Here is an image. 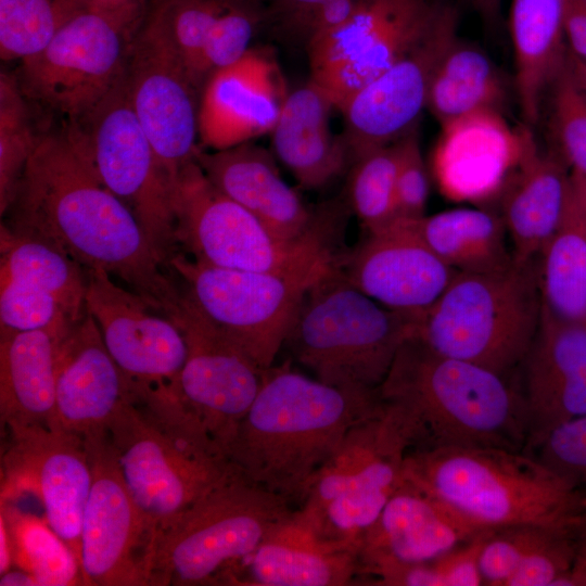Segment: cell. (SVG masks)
<instances>
[{"mask_svg": "<svg viewBox=\"0 0 586 586\" xmlns=\"http://www.w3.org/2000/svg\"><path fill=\"white\" fill-rule=\"evenodd\" d=\"M8 213L2 224L12 232L51 244L84 269L104 270L178 322L183 291L177 278L95 174L77 125L42 135Z\"/></svg>", "mask_w": 586, "mask_h": 586, "instance_id": "6da1fadb", "label": "cell"}, {"mask_svg": "<svg viewBox=\"0 0 586 586\" xmlns=\"http://www.w3.org/2000/svg\"><path fill=\"white\" fill-rule=\"evenodd\" d=\"M378 395L403 429L409 450L526 449L521 390L508 377L438 354L413 335L399 348Z\"/></svg>", "mask_w": 586, "mask_h": 586, "instance_id": "7a4b0ae2", "label": "cell"}, {"mask_svg": "<svg viewBox=\"0 0 586 586\" xmlns=\"http://www.w3.org/2000/svg\"><path fill=\"white\" fill-rule=\"evenodd\" d=\"M379 403L378 391L329 385L289 362L271 366L226 455L245 479L300 506L348 430Z\"/></svg>", "mask_w": 586, "mask_h": 586, "instance_id": "3957f363", "label": "cell"}, {"mask_svg": "<svg viewBox=\"0 0 586 586\" xmlns=\"http://www.w3.org/2000/svg\"><path fill=\"white\" fill-rule=\"evenodd\" d=\"M403 477L484 528L526 524L577 533L586 513V492L524 451L409 450Z\"/></svg>", "mask_w": 586, "mask_h": 586, "instance_id": "277c9868", "label": "cell"}, {"mask_svg": "<svg viewBox=\"0 0 586 586\" xmlns=\"http://www.w3.org/2000/svg\"><path fill=\"white\" fill-rule=\"evenodd\" d=\"M417 321L360 292L337 263L304 295L284 345L317 380L374 392Z\"/></svg>", "mask_w": 586, "mask_h": 586, "instance_id": "5b68a950", "label": "cell"}, {"mask_svg": "<svg viewBox=\"0 0 586 586\" xmlns=\"http://www.w3.org/2000/svg\"><path fill=\"white\" fill-rule=\"evenodd\" d=\"M536 259L487 272H458L417 321L432 351L508 377L523 362L542 319Z\"/></svg>", "mask_w": 586, "mask_h": 586, "instance_id": "8992f818", "label": "cell"}, {"mask_svg": "<svg viewBox=\"0 0 586 586\" xmlns=\"http://www.w3.org/2000/svg\"><path fill=\"white\" fill-rule=\"evenodd\" d=\"M123 477L157 534L239 471L194 422L127 400L107 430Z\"/></svg>", "mask_w": 586, "mask_h": 586, "instance_id": "52a82bcc", "label": "cell"}, {"mask_svg": "<svg viewBox=\"0 0 586 586\" xmlns=\"http://www.w3.org/2000/svg\"><path fill=\"white\" fill-rule=\"evenodd\" d=\"M292 512L288 499L235 473L158 532L150 586L219 585Z\"/></svg>", "mask_w": 586, "mask_h": 586, "instance_id": "ba28073f", "label": "cell"}, {"mask_svg": "<svg viewBox=\"0 0 586 586\" xmlns=\"http://www.w3.org/2000/svg\"><path fill=\"white\" fill-rule=\"evenodd\" d=\"M340 254L289 271L225 269L181 252L169 260L196 311L262 368L273 366L306 292L337 265Z\"/></svg>", "mask_w": 586, "mask_h": 586, "instance_id": "9c48e42d", "label": "cell"}, {"mask_svg": "<svg viewBox=\"0 0 586 586\" xmlns=\"http://www.w3.org/2000/svg\"><path fill=\"white\" fill-rule=\"evenodd\" d=\"M178 251L209 266L249 271H289L339 255L331 243L337 219L301 239H284L217 189L196 161L173 186Z\"/></svg>", "mask_w": 586, "mask_h": 586, "instance_id": "30bf717a", "label": "cell"}, {"mask_svg": "<svg viewBox=\"0 0 586 586\" xmlns=\"http://www.w3.org/2000/svg\"><path fill=\"white\" fill-rule=\"evenodd\" d=\"M85 271L87 313L132 400L167 418L182 412L178 381L188 353L182 329L104 270Z\"/></svg>", "mask_w": 586, "mask_h": 586, "instance_id": "8fae6325", "label": "cell"}, {"mask_svg": "<svg viewBox=\"0 0 586 586\" xmlns=\"http://www.w3.org/2000/svg\"><path fill=\"white\" fill-rule=\"evenodd\" d=\"M93 169L169 268L178 252L173 183L133 111L126 74L79 125Z\"/></svg>", "mask_w": 586, "mask_h": 586, "instance_id": "7c38bea8", "label": "cell"}, {"mask_svg": "<svg viewBox=\"0 0 586 586\" xmlns=\"http://www.w3.org/2000/svg\"><path fill=\"white\" fill-rule=\"evenodd\" d=\"M133 37L86 8L44 49L20 62L18 85L29 101L79 125L124 78Z\"/></svg>", "mask_w": 586, "mask_h": 586, "instance_id": "4fadbf2b", "label": "cell"}, {"mask_svg": "<svg viewBox=\"0 0 586 586\" xmlns=\"http://www.w3.org/2000/svg\"><path fill=\"white\" fill-rule=\"evenodd\" d=\"M442 2L361 0L341 27L307 42L310 80L342 111L351 98L412 50Z\"/></svg>", "mask_w": 586, "mask_h": 586, "instance_id": "5bb4252c", "label": "cell"}, {"mask_svg": "<svg viewBox=\"0 0 586 586\" xmlns=\"http://www.w3.org/2000/svg\"><path fill=\"white\" fill-rule=\"evenodd\" d=\"M126 80L133 111L174 186L199 148L201 91L151 4L130 43Z\"/></svg>", "mask_w": 586, "mask_h": 586, "instance_id": "9a60e30c", "label": "cell"}, {"mask_svg": "<svg viewBox=\"0 0 586 586\" xmlns=\"http://www.w3.org/2000/svg\"><path fill=\"white\" fill-rule=\"evenodd\" d=\"M92 482L84 509V585L150 586L157 532L135 501L107 433L84 440Z\"/></svg>", "mask_w": 586, "mask_h": 586, "instance_id": "2e32d148", "label": "cell"}, {"mask_svg": "<svg viewBox=\"0 0 586 586\" xmlns=\"http://www.w3.org/2000/svg\"><path fill=\"white\" fill-rule=\"evenodd\" d=\"M2 457L1 501L30 493L43 518L69 546L80 563L84 509L92 468L84 438L61 428L10 425Z\"/></svg>", "mask_w": 586, "mask_h": 586, "instance_id": "e0dca14e", "label": "cell"}, {"mask_svg": "<svg viewBox=\"0 0 586 586\" xmlns=\"http://www.w3.org/2000/svg\"><path fill=\"white\" fill-rule=\"evenodd\" d=\"M178 326L188 347L178 381L180 404L226 454L267 369L207 322L184 294Z\"/></svg>", "mask_w": 586, "mask_h": 586, "instance_id": "ac0fdd59", "label": "cell"}, {"mask_svg": "<svg viewBox=\"0 0 586 586\" xmlns=\"http://www.w3.org/2000/svg\"><path fill=\"white\" fill-rule=\"evenodd\" d=\"M457 29V9L442 2L429 34L351 98L341 112L345 122L342 136L352 164L418 127L434 68Z\"/></svg>", "mask_w": 586, "mask_h": 586, "instance_id": "d6986e66", "label": "cell"}, {"mask_svg": "<svg viewBox=\"0 0 586 586\" xmlns=\"http://www.w3.org/2000/svg\"><path fill=\"white\" fill-rule=\"evenodd\" d=\"M339 269L377 303L418 320L458 273L398 219L368 232L352 252L341 254Z\"/></svg>", "mask_w": 586, "mask_h": 586, "instance_id": "ffe728a7", "label": "cell"}, {"mask_svg": "<svg viewBox=\"0 0 586 586\" xmlns=\"http://www.w3.org/2000/svg\"><path fill=\"white\" fill-rule=\"evenodd\" d=\"M433 171L441 191L455 201L500 198L533 136L532 128H511L502 113L480 112L441 126Z\"/></svg>", "mask_w": 586, "mask_h": 586, "instance_id": "44dd1931", "label": "cell"}, {"mask_svg": "<svg viewBox=\"0 0 586 586\" xmlns=\"http://www.w3.org/2000/svg\"><path fill=\"white\" fill-rule=\"evenodd\" d=\"M194 160L209 181L284 239L315 233L343 214L334 202L313 211L281 177L273 155L252 142L229 149H196Z\"/></svg>", "mask_w": 586, "mask_h": 586, "instance_id": "7402d4cb", "label": "cell"}, {"mask_svg": "<svg viewBox=\"0 0 586 586\" xmlns=\"http://www.w3.org/2000/svg\"><path fill=\"white\" fill-rule=\"evenodd\" d=\"M483 530L463 514L404 480L359 544V577L402 564L428 562Z\"/></svg>", "mask_w": 586, "mask_h": 586, "instance_id": "603a6c76", "label": "cell"}, {"mask_svg": "<svg viewBox=\"0 0 586 586\" xmlns=\"http://www.w3.org/2000/svg\"><path fill=\"white\" fill-rule=\"evenodd\" d=\"M286 95L272 56L250 49L207 77L200 95L199 145L218 151L270 133Z\"/></svg>", "mask_w": 586, "mask_h": 586, "instance_id": "cb8c5ba5", "label": "cell"}, {"mask_svg": "<svg viewBox=\"0 0 586 586\" xmlns=\"http://www.w3.org/2000/svg\"><path fill=\"white\" fill-rule=\"evenodd\" d=\"M521 366L528 454L553 429L586 415V321L560 320L542 309Z\"/></svg>", "mask_w": 586, "mask_h": 586, "instance_id": "d4e9b609", "label": "cell"}, {"mask_svg": "<svg viewBox=\"0 0 586 586\" xmlns=\"http://www.w3.org/2000/svg\"><path fill=\"white\" fill-rule=\"evenodd\" d=\"M359 572L358 544L324 537L293 510L219 585L345 586Z\"/></svg>", "mask_w": 586, "mask_h": 586, "instance_id": "484cf974", "label": "cell"}, {"mask_svg": "<svg viewBox=\"0 0 586 586\" xmlns=\"http://www.w3.org/2000/svg\"><path fill=\"white\" fill-rule=\"evenodd\" d=\"M129 399L127 382L110 355L98 324L87 313L59 345V428L84 440L106 434L116 413Z\"/></svg>", "mask_w": 586, "mask_h": 586, "instance_id": "4316f807", "label": "cell"}, {"mask_svg": "<svg viewBox=\"0 0 586 586\" xmlns=\"http://www.w3.org/2000/svg\"><path fill=\"white\" fill-rule=\"evenodd\" d=\"M568 195L569 173L562 158L556 151L539 149L532 136L499 198L515 262L537 258L563 217Z\"/></svg>", "mask_w": 586, "mask_h": 586, "instance_id": "83f0119b", "label": "cell"}, {"mask_svg": "<svg viewBox=\"0 0 586 586\" xmlns=\"http://www.w3.org/2000/svg\"><path fill=\"white\" fill-rule=\"evenodd\" d=\"M336 109L330 95L309 81L288 93L270 132L276 156L305 189H320L352 165L343 136L330 126Z\"/></svg>", "mask_w": 586, "mask_h": 586, "instance_id": "f1b7e54d", "label": "cell"}, {"mask_svg": "<svg viewBox=\"0 0 586 586\" xmlns=\"http://www.w3.org/2000/svg\"><path fill=\"white\" fill-rule=\"evenodd\" d=\"M65 335L48 330L23 332L0 330L2 428L10 425L59 428L56 357L60 342Z\"/></svg>", "mask_w": 586, "mask_h": 586, "instance_id": "f546056e", "label": "cell"}, {"mask_svg": "<svg viewBox=\"0 0 586 586\" xmlns=\"http://www.w3.org/2000/svg\"><path fill=\"white\" fill-rule=\"evenodd\" d=\"M566 0H513L510 34L514 88L524 125L533 128L546 92L566 65Z\"/></svg>", "mask_w": 586, "mask_h": 586, "instance_id": "4dcf8cb0", "label": "cell"}, {"mask_svg": "<svg viewBox=\"0 0 586 586\" xmlns=\"http://www.w3.org/2000/svg\"><path fill=\"white\" fill-rule=\"evenodd\" d=\"M398 220L457 272L495 271L514 262L504 221L488 209L457 207Z\"/></svg>", "mask_w": 586, "mask_h": 586, "instance_id": "1f68e13d", "label": "cell"}, {"mask_svg": "<svg viewBox=\"0 0 586 586\" xmlns=\"http://www.w3.org/2000/svg\"><path fill=\"white\" fill-rule=\"evenodd\" d=\"M507 98L508 85L492 59L457 35L434 68L426 109L444 126L480 112L502 113Z\"/></svg>", "mask_w": 586, "mask_h": 586, "instance_id": "d6a6232c", "label": "cell"}, {"mask_svg": "<svg viewBox=\"0 0 586 586\" xmlns=\"http://www.w3.org/2000/svg\"><path fill=\"white\" fill-rule=\"evenodd\" d=\"M536 267L543 310L560 320L586 321V200L570 190Z\"/></svg>", "mask_w": 586, "mask_h": 586, "instance_id": "836d02e7", "label": "cell"}, {"mask_svg": "<svg viewBox=\"0 0 586 586\" xmlns=\"http://www.w3.org/2000/svg\"><path fill=\"white\" fill-rule=\"evenodd\" d=\"M409 444L399 438L383 449L314 519L307 520L321 535L334 540L360 544L384 506L403 482Z\"/></svg>", "mask_w": 586, "mask_h": 586, "instance_id": "e575fe53", "label": "cell"}, {"mask_svg": "<svg viewBox=\"0 0 586 586\" xmlns=\"http://www.w3.org/2000/svg\"><path fill=\"white\" fill-rule=\"evenodd\" d=\"M0 276L35 286L51 296L79 322L87 315L85 269L51 244L18 234L1 225Z\"/></svg>", "mask_w": 586, "mask_h": 586, "instance_id": "d590c367", "label": "cell"}, {"mask_svg": "<svg viewBox=\"0 0 586 586\" xmlns=\"http://www.w3.org/2000/svg\"><path fill=\"white\" fill-rule=\"evenodd\" d=\"M13 568L30 573L38 586L84 585L80 563L46 519L1 501Z\"/></svg>", "mask_w": 586, "mask_h": 586, "instance_id": "8d00e7d4", "label": "cell"}, {"mask_svg": "<svg viewBox=\"0 0 586 586\" xmlns=\"http://www.w3.org/2000/svg\"><path fill=\"white\" fill-rule=\"evenodd\" d=\"M30 101L15 73L0 75V213L12 206L26 166L43 133L36 131Z\"/></svg>", "mask_w": 586, "mask_h": 586, "instance_id": "74e56055", "label": "cell"}, {"mask_svg": "<svg viewBox=\"0 0 586 586\" xmlns=\"http://www.w3.org/2000/svg\"><path fill=\"white\" fill-rule=\"evenodd\" d=\"M84 9L82 0H0L1 59L37 54Z\"/></svg>", "mask_w": 586, "mask_h": 586, "instance_id": "f35d334b", "label": "cell"}, {"mask_svg": "<svg viewBox=\"0 0 586 586\" xmlns=\"http://www.w3.org/2000/svg\"><path fill=\"white\" fill-rule=\"evenodd\" d=\"M399 140L355 161L346 188L347 205L368 232L396 219L395 184Z\"/></svg>", "mask_w": 586, "mask_h": 586, "instance_id": "ab89813d", "label": "cell"}, {"mask_svg": "<svg viewBox=\"0 0 586 586\" xmlns=\"http://www.w3.org/2000/svg\"><path fill=\"white\" fill-rule=\"evenodd\" d=\"M549 91L555 151L566 166L570 190L586 198V94L566 65Z\"/></svg>", "mask_w": 586, "mask_h": 586, "instance_id": "60d3db41", "label": "cell"}, {"mask_svg": "<svg viewBox=\"0 0 586 586\" xmlns=\"http://www.w3.org/2000/svg\"><path fill=\"white\" fill-rule=\"evenodd\" d=\"M234 0H153L188 72L200 91L204 86L201 60L206 39L219 16Z\"/></svg>", "mask_w": 586, "mask_h": 586, "instance_id": "b9f144b4", "label": "cell"}, {"mask_svg": "<svg viewBox=\"0 0 586 586\" xmlns=\"http://www.w3.org/2000/svg\"><path fill=\"white\" fill-rule=\"evenodd\" d=\"M76 323L50 294L0 276V330H48L65 335Z\"/></svg>", "mask_w": 586, "mask_h": 586, "instance_id": "7bdbcfd3", "label": "cell"}, {"mask_svg": "<svg viewBox=\"0 0 586 586\" xmlns=\"http://www.w3.org/2000/svg\"><path fill=\"white\" fill-rule=\"evenodd\" d=\"M265 10L257 0H234L214 24L203 49L201 72L204 84L216 69L238 62L249 46Z\"/></svg>", "mask_w": 586, "mask_h": 586, "instance_id": "ee69618b", "label": "cell"}, {"mask_svg": "<svg viewBox=\"0 0 586 586\" xmlns=\"http://www.w3.org/2000/svg\"><path fill=\"white\" fill-rule=\"evenodd\" d=\"M553 531L526 524L492 528L480 555L484 585L505 586L522 560Z\"/></svg>", "mask_w": 586, "mask_h": 586, "instance_id": "f6af8a7d", "label": "cell"}, {"mask_svg": "<svg viewBox=\"0 0 586 586\" xmlns=\"http://www.w3.org/2000/svg\"><path fill=\"white\" fill-rule=\"evenodd\" d=\"M576 556V533L553 531L520 563L505 586H563Z\"/></svg>", "mask_w": 586, "mask_h": 586, "instance_id": "bcb514c9", "label": "cell"}, {"mask_svg": "<svg viewBox=\"0 0 586 586\" xmlns=\"http://www.w3.org/2000/svg\"><path fill=\"white\" fill-rule=\"evenodd\" d=\"M528 454L586 492V415L553 429Z\"/></svg>", "mask_w": 586, "mask_h": 586, "instance_id": "7dc6e473", "label": "cell"}, {"mask_svg": "<svg viewBox=\"0 0 586 586\" xmlns=\"http://www.w3.org/2000/svg\"><path fill=\"white\" fill-rule=\"evenodd\" d=\"M429 190L428 169L416 127L399 140L395 184L396 219H415L425 215Z\"/></svg>", "mask_w": 586, "mask_h": 586, "instance_id": "c3c4849f", "label": "cell"}, {"mask_svg": "<svg viewBox=\"0 0 586 586\" xmlns=\"http://www.w3.org/2000/svg\"><path fill=\"white\" fill-rule=\"evenodd\" d=\"M492 528H486L432 560L442 586H480L484 579L480 570V555Z\"/></svg>", "mask_w": 586, "mask_h": 586, "instance_id": "681fc988", "label": "cell"}, {"mask_svg": "<svg viewBox=\"0 0 586 586\" xmlns=\"http://www.w3.org/2000/svg\"><path fill=\"white\" fill-rule=\"evenodd\" d=\"M86 8L115 20L129 34L136 35L149 8L146 0H82Z\"/></svg>", "mask_w": 586, "mask_h": 586, "instance_id": "f907efd6", "label": "cell"}, {"mask_svg": "<svg viewBox=\"0 0 586 586\" xmlns=\"http://www.w3.org/2000/svg\"><path fill=\"white\" fill-rule=\"evenodd\" d=\"M565 39L568 51L586 63V2L566 0Z\"/></svg>", "mask_w": 586, "mask_h": 586, "instance_id": "816d5d0a", "label": "cell"}, {"mask_svg": "<svg viewBox=\"0 0 586 586\" xmlns=\"http://www.w3.org/2000/svg\"><path fill=\"white\" fill-rule=\"evenodd\" d=\"M268 4L270 15L288 28L298 18L333 0H257Z\"/></svg>", "mask_w": 586, "mask_h": 586, "instance_id": "f5cc1de1", "label": "cell"}, {"mask_svg": "<svg viewBox=\"0 0 586 586\" xmlns=\"http://www.w3.org/2000/svg\"><path fill=\"white\" fill-rule=\"evenodd\" d=\"M563 586H586V513L576 533V556Z\"/></svg>", "mask_w": 586, "mask_h": 586, "instance_id": "db71d44e", "label": "cell"}, {"mask_svg": "<svg viewBox=\"0 0 586 586\" xmlns=\"http://www.w3.org/2000/svg\"><path fill=\"white\" fill-rule=\"evenodd\" d=\"M1 586H38L36 578L28 572L14 568L10 569L0 577Z\"/></svg>", "mask_w": 586, "mask_h": 586, "instance_id": "11a10c76", "label": "cell"}, {"mask_svg": "<svg viewBox=\"0 0 586 586\" xmlns=\"http://www.w3.org/2000/svg\"><path fill=\"white\" fill-rule=\"evenodd\" d=\"M481 17L489 25H495L500 15L502 0H471Z\"/></svg>", "mask_w": 586, "mask_h": 586, "instance_id": "9f6ffc18", "label": "cell"}, {"mask_svg": "<svg viewBox=\"0 0 586 586\" xmlns=\"http://www.w3.org/2000/svg\"><path fill=\"white\" fill-rule=\"evenodd\" d=\"M13 566L11 543L5 523L0 518V573L3 574Z\"/></svg>", "mask_w": 586, "mask_h": 586, "instance_id": "6f0895ef", "label": "cell"}, {"mask_svg": "<svg viewBox=\"0 0 586 586\" xmlns=\"http://www.w3.org/2000/svg\"><path fill=\"white\" fill-rule=\"evenodd\" d=\"M566 67L577 86L586 94V63L568 51Z\"/></svg>", "mask_w": 586, "mask_h": 586, "instance_id": "680465c9", "label": "cell"}, {"mask_svg": "<svg viewBox=\"0 0 586 586\" xmlns=\"http://www.w3.org/2000/svg\"><path fill=\"white\" fill-rule=\"evenodd\" d=\"M584 2H586V0H583Z\"/></svg>", "mask_w": 586, "mask_h": 586, "instance_id": "91938a15", "label": "cell"}]
</instances>
